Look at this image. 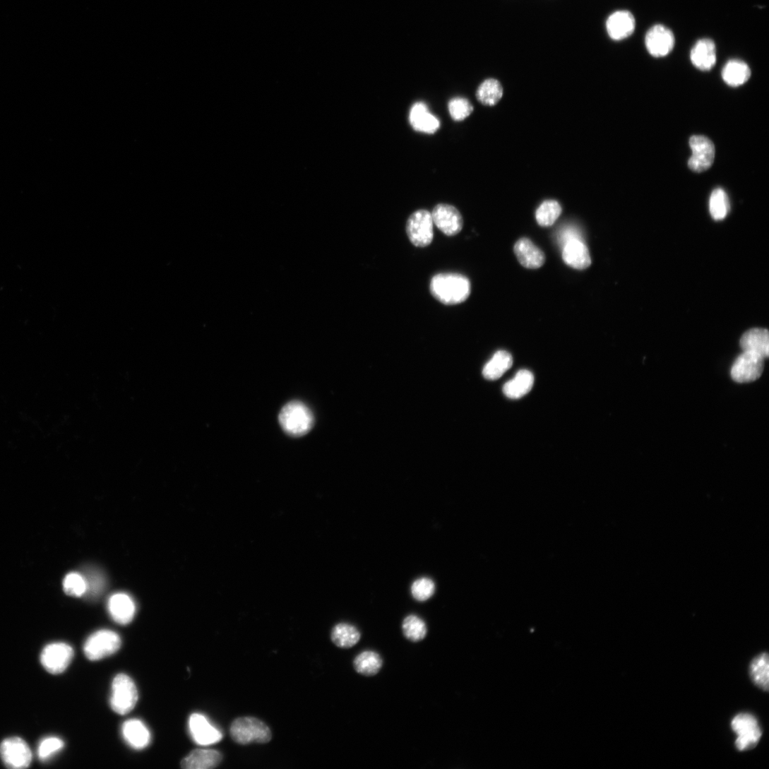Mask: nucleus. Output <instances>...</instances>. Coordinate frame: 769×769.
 <instances>
[{
  "label": "nucleus",
  "mask_w": 769,
  "mask_h": 769,
  "mask_svg": "<svg viewBox=\"0 0 769 769\" xmlns=\"http://www.w3.org/2000/svg\"><path fill=\"white\" fill-rule=\"evenodd\" d=\"M73 657V648L66 643H56L46 646L41 654V662L51 674L64 672Z\"/></svg>",
  "instance_id": "9b49d317"
},
{
  "label": "nucleus",
  "mask_w": 769,
  "mask_h": 769,
  "mask_svg": "<svg viewBox=\"0 0 769 769\" xmlns=\"http://www.w3.org/2000/svg\"><path fill=\"white\" fill-rule=\"evenodd\" d=\"M730 209L729 201L725 191L722 189H715L710 199V211L715 220H722L726 217Z\"/></svg>",
  "instance_id": "473e14b6"
},
{
  "label": "nucleus",
  "mask_w": 769,
  "mask_h": 769,
  "mask_svg": "<svg viewBox=\"0 0 769 769\" xmlns=\"http://www.w3.org/2000/svg\"><path fill=\"white\" fill-rule=\"evenodd\" d=\"M514 251L520 263L527 269H538L545 263L544 252L527 238L519 239Z\"/></svg>",
  "instance_id": "dca6fc26"
},
{
  "label": "nucleus",
  "mask_w": 769,
  "mask_h": 769,
  "mask_svg": "<svg viewBox=\"0 0 769 769\" xmlns=\"http://www.w3.org/2000/svg\"><path fill=\"white\" fill-rule=\"evenodd\" d=\"M108 609L113 620L121 625L130 624L136 614V606L132 598L125 593L111 596Z\"/></svg>",
  "instance_id": "f3484780"
},
{
  "label": "nucleus",
  "mask_w": 769,
  "mask_h": 769,
  "mask_svg": "<svg viewBox=\"0 0 769 769\" xmlns=\"http://www.w3.org/2000/svg\"><path fill=\"white\" fill-rule=\"evenodd\" d=\"M731 725L737 735L735 745L739 751H748L756 746L762 736V732L757 720L753 715L747 713L739 714L733 719Z\"/></svg>",
  "instance_id": "0eeeda50"
},
{
  "label": "nucleus",
  "mask_w": 769,
  "mask_h": 769,
  "mask_svg": "<svg viewBox=\"0 0 769 769\" xmlns=\"http://www.w3.org/2000/svg\"><path fill=\"white\" fill-rule=\"evenodd\" d=\"M138 700V691L132 679L125 674L115 676L112 683L111 707L119 715L131 712Z\"/></svg>",
  "instance_id": "20e7f679"
},
{
  "label": "nucleus",
  "mask_w": 769,
  "mask_h": 769,
  "mask_svg": "<svg viewBox=\"0 0 769 769\" xmlns=\"http://www.w3.org/2000/svg\"><path fill=\"white\" fill-rule=\"evenodd\" d=\"M448 110L454 121H461L470 116L473 112V107L467 100L456 97L450 101Z\"/></svg>",
  "instance_id": "c9c22d12"
},
{
  "label": "nucleus",
  "mask_w": 769,
  "mask_h": 769,
  "mask_svg": "<svg viewBox=\"0 0 769 769\" xmlns=\"http://www.w3.org/2000/svg\"><path fill=\"white\" fill-rule=\"evenodd\" d=\"M222 758V754L217 750L198 749L182 761L181 766L185 769H212L217 767Z\"/></svg>",
  "instance_id": "412c9836"
},
{
  "label": "nucleus",
  "mask_w": 769,
  "mask_h": 769,
  "mask_svg": "<svg viewBox=\"0 0 769 769\" xmlns=\"http://www.w3.org/2000/svg\"><path fill=\"white\" fill-rule=\"evenodd\" d=\"M503 96V88L496 79L489 78L483 81L477 91V100L483 105L492 107L496 105Z\"/></svg>",
  "instance_id": "c85d7f7f"
},
{
  "label": "nucleus",
  "mask_w": 769,
  "mask_h": 769,
  "mask_svg": "<svg viewBox=\"0 0 769 769\" xmlns=\"http://www.w3.org/2000/svg\"><path fill=\"white\" fill-rule=\"evenodd\" d=\"M362 637L361 632L354 626L341 623L334 626L330 634L333 644L343 649H349L356 645Z\"/></svg>",
  "instance_id": "393cba45"
},
{
  "label": "nucleus",
  "mask_w": 769,
  "mask_h": 769,
  "mask_svg": "<svg viewBox=\"0 0 769 769\" xmlns=\"http://www.w3.org/2000/svg\"><path fill=\"white\" fill-rule=\"evenodd\" d=\"M562 258L566 265L579 270L591 265L590 252L583 240L575 239L566 243L563 246Z\"/></svg>",
  "instance_id": "a211bd4d"
},
{
  "label": "nucleus",
  "mask_w": 769,
  "mask_h": 769,
  "mask_svg": "<svg viewBox=\"0 0 769 769\" xmlns=\"http://www.w3.org/2000/svg\"><path fill=\"white\" fill-rule=\"evenodd\" d=\"M64 741L58 737H47L43 739L38 747V756L42 761H46L61 750Z\"/></svg>",
  "instance_id": "e433bc0d"
},
{
  "label": "nucleus",
  "mask_w": 769,
  "mask_h": 769,
  "mask_svg": "<svg viewBox=\"0 0 769 769\" xmlns=\"http://www.w3.org/2000/svg\"><path fill=\"white\" fill-rule=\"evenodd\" d=\"M750 674L755 685L764 691L769 688L768 656L762 653L753 660L750 665Z\"/></svg>",
  "instance_id": "c756f323"
},
{
  "label": "nucleus",
  "mask_w": 769,
  "mask_h": 769,
  "mask_svg": "<svg viewBox=\"0 0 769 769\" xmlns=\"http://www.w3.org/2000/svg\"><path fill=\"white\" fill-rule=\"evenodd\" d=\"M229 734L232 740L240 745L267 744L273 738L270 727L261 720L252 717L234 720L230 726Z\"/></svg>",
  "instance_id": "f03ea898"
},
{
  "label": "nucleus",
  "mask_w": 769,
  "mask_h": 769,
  "mask_svg": "<svg viewBox=\"0 0 769 769\" xmlns=\"http://www.w3.org/2000/svg\"><path fill=\"white\" fill-rule=\"evenodd\" d=\"M0 755L6 765L13 769L28 768L32 759L28 744L19 737L4 740L0 746Z\"/></svg>",
  "instance_id": "1a4fd4ad"
},
{
  "label": "nucleus",
  "mask_w": 769,
  "mask_h": 769,
  "mask_svg": "<svg viewBox=\"0 0 769 769\" xmlns=\"http://www.w3.org/2000/svg\"><path fill=\"white\" fill-rule=\"evenodd\" d=\"M189 728L194 741L199 745L214 744L223 738L221 732L211 725L206 717L200 714H193L191 716Z\"/></svg>",
  "instance_id": "4468645a"
},
{
  "label": "nucleus",
  "mask_w": 769,
  "mask_h": 769,
  "mask_svg": "<svg viewBox=\"0 0 769 769\" xmlns=\"http://www.w3.org/2000/svg\"><path fill=\"white\" fill-rule=\"evenodd\" d=\"M409 121L412 129L419 132L433 134L440 129L439 119L432 114L423 102H417L410 109Z\"/></svg>",
  "instance_id": "2eb2a0df"
},
{
  "label": "nucleus",
  "mask_w": 769,
  "mask_h": 769,
  "mask_svg": "<svg viewBox=\"0 0 769 769\" xmlns=\"http://www.w3.org/2000/svg\"><path fill=\"white\" fill-rule=\"evenodd\" d=\"M279 418L285 432L294 437L308 434L314 424V416L311 410L299 401L287 404L282 409Z\"/></svg>",
  "instance_id": "7ed1b4c3"
},
{
  "label": "nucleus",
  "mask_w": 769,
  "mask_h": 769,
  "mask_svg": "<svg viewBox=\"0 0 769 769\" xmlns=\"http://www.w3.org/2000/svg\"><path fill=\"white\" fill-rule=\"evenodd\" d=\"M436 590L434 582L429 578H420L412 585L411 592L415 600L425 602L431 598Z\"/></svg>",
  "instance_id": "72a5a7b5"
},
{
  "label": "nucleus",
  "mask_w": 769,
  "mask_h": 769,
  "mask_svg": "<svg viewBox=\"0 0 769 769\" xmlns=\"http://www.w3.org/2000/svg\"><path fill=\"white\" fill-rule=\"evenodd\" d=\"M690 145L693 151L688 161L690 169L696 173H702L710 169L715 157V148L713 141L704 136H693L691 138Z\"/></svg>",
  "instance_id": "9d476101"
},
{
  "label": "nucleus",
  "mask_w": 769,
  "mask_h": 769,
  "mask_svg": "<svg viewBox=\"0 0 769 769\" xmlns=\"http://www.w3.org/2000/svg\"><path fill=\"white\" fill-rule=\"evenodd\" d=\"M84 578L85 582H87V592H85V594H88L92 597H97L103 592L105 581L100 573L92 571L88 576H84Z\"/></svg>",
  "instance_id": "4c0bfd02"
},
{
  "label": "nucleus",
  "mask_w": 769,
  "mask_h": 769,
  "mask_svg": "<svg viewBox=\"0 0 769 769\" xmlns=\"http://www.w3.org/2000/svg\"><path fill=\"white\" fill-rule=\"evenodd\" d=\"M383 663V659L378 652L373 650H366L355 657L354 667L358 673L371 676L380 672Z\"/></svg>",
  "instance_id": "cd10ccee"
},
{
  "label": "nucleus",
  "mask_w": 769,
  "mask_h": 769,
  "mask_svg": "<svg viewBox=\"0 0 769 769\" xmlns=\"http://www.w3.org/2000/svg\"><path fill=\"white\" fill-rule=\"evenodd\" d=\"M122 732L125 740L135 749H143L150 744V732L138 720L126 721L123 725Z\"/></svg>",
  "instance_id": "5701e85b"
},
{
  "label": "nucleus",
  "mask_w": 769,
  "mask_h": 769,
  "mask_svg": "<svg viewBox=\"0 0 769 769\" xmlns=\"http://www.w3.org/2000/svg\"><path fill=\"white\" fill-rule=\"evenodd\" d=\"M434 222L431 213L419 210L413 213L406 224V232L410 241L418 247L430 245L434 237Z\"/></svg>",
  "instance_id": "423d86ee"
},
{
  "label": "nucleus",
  "mask_w": 769,
  "mask_h": 769,
  "mask_svg": "<svg viewBox=\"0 0 769 769\" xmlns=\"http://www.w3.org/2000/svg\"><path fill=\"white\" fill-rule=\"evenodd\" d=\"M562 212L560 204L556 201H544L537 209L536 219L542 227H550L558 220Z\"/></svg>",
  "instance_id": "2f4dec72"
},
{
  "label": "nucleus",
  "mask_w": 769,
  "mask_h": 769,
  "mask_svg": "<svg viewBox=\"0 0 769 769\" xmlns=\"http://www.w3.org/2000/svg\"><path fill=\"white\" fill-rule=\"evenodd\" d=\"M751 69L746 63L739 59L729 61L722 70V78L731 87H739L751 77Z\"/></svg>",
  "instance_id": "a878e982"
},
{
  "label": "nucleus",
  "mask_w": 769,
  "mask_h": 769,
  "mask_svg": "<svg viewBox=\"0 0 769 769\" xmlns=\"http://www.w3.org/2000/svg\"><path fill=\"white\" fill-rule=\"evenodd\" d=\"M512 365L511 355L506 351H499L485 365L482 371L483 376L487 380H497L509 370Z\"/></svg>",
  "instance_id": "bb28decb"
},
{
  "label": "nucleus",
  "mask_w": 769,
  "mask_h": 769,
  "mask_svg": "<svg viewBox=\"0 0 769 769\" xmlns=\"http://www.w3.org/2000/svg\"><path fill=\"white\" fill-rule=\"evenodd\" d=\"M64 590L69 595L81 597L87 592V582L83 576L78 573H71L64 578Z\"/></svg>",
  "instance_id": "f704fd0d"
},
{
  "label": "nucleus",
  "mask_w": 769,
  "mask_h": 769,
  "mask_svg": "<svg viewBox=\"0 0 769 769\" xmlns=\"http://www.w3.org/2000/svg\"><path fill=\"white\" fill-rule=\"evenodd\" d=\"M432 295L446 305H456L465 302L471 293V284L465 276L446 273L436 275L430 285Z\"/></svg>",
  "instance_id": "f257e3e1"
},
{
  "label": "nucleus",
  "mask_w": 769,
  "mask_h": 769,
  "mask_svg": "<svg viewBox=\"0 0 769 769\" xmlns=\"http://www.w3.org/2000/svg\"><path fill=\"white\" fill-rule=\"evenodd\" d=\"M431 214L434 224L445 234L454 236L463 229V216L455 207L448 204H439L435 207Z\"/></svg>",
  "instance_id": "f8f14e48"
},
{
  "label": "nucleus",
  "mask_w": 769,
  "mask_h": 769,
  "mask_svg": "<svg viewBox=\"0 0 769 769\" xmlns=\"http://www.w3.org/2000/svg\"><path fill=\"white\" fill-rule=\"evenodd\" d=\"M559 239L562 246L566 243L572 240H582L579 232L573 227H566V229H563L562 232L560 233V237Z\"/></svg>",
  "instance_id": "58836bf2"
},
{
  "label": "nucleus",
  "mask_w": 769,
  "mask_h": 769,
  "mask_svg": "<svg viewBox=\"0 0 769 769\" xmlns=\"http://www.w3.org/2000/svg\"><path fill=\"white\" fill-rule=\"evenodd\" d=\"M762 357L743 352L735 360L731 369V377L738 383H746L758 379L764 369Z\"/></svg>",
  "instance_id": "6e6552de"
},
{
  "label": "nucleus",
  "mask_w": 769,
  "mask_h": 769,
  "mask_svg": "<svg viewBox=\"0 0 769 769\" xmlns=\"http://www.w3.org/2000/svg\"><path fill=\"white\" fill-rule=\"evenodd\" d=\"M691 59L696 67L701 71L712 69L717 61L716 47L709 39L699 40L691 51Z\"/></svg>",
  "instance_id": "4be33fe9"
},
{
  "label": "nucleus",
  "mask_w": 769,
  "mask_h": 769,
  "mask_svg": "<svg viewBox=\"0 0 769 769\" xmlns=\"http://www.w3.org/2000/svg\"><path fill=\"white\" fill-rule=\"evenodd\" d=\"M121 645V638L117 633L102 630L89 637L84 644L83 651L89 660L97 661L116 653Z\"/></svg>",
  "instance_id": "39448f33"
},
{
  "label": "nucleus",
  "mask_w": 769,
  "mask_h": 769,
  "mask_svg": "<svg viewBox=\"0 0 769 769\" xmlns=\"http://www.w3.org/2000/svg\"><path fill=\"white\" fill-rule=\"evenodd\" d=\"M609 37L616 41L629 37L635 31L636 20L632 13L623 11L613 13L607 22Z\"/></svg>",
  "instance_id": "6ab92c4d"
},
{
  "label": "nucleus",
  "mask_w": 769,
  "mask_h": 769,
  "mask_svg": "<svg viewBox=\"0 0 769 769\" xmlns=\"http://www.w3.org/2000/svg\"><path fill=\"white\" fill-rule=\"evenodd\" d=\"M743 352H751L767 359L769 355L768 331L763 328H753L746 331L740 340Z\"/></svg>",
  "instance_id": "aec40b11"
},
{
  "label": "nucleus",
  "mask_w": 769,
  "mask_h": 769,
  "mask_svg": "<svg viewBox=\"0 0 769 769\" xmlns=\"http://www.w3.org/2000/svg\"><path fill=\"white\" fill-rule=\"evenodd\" d=\"M402 629L404 636L412 643L422 640L427 633L425 622L415 615H410L404 619Z\"/></svg>",
  "instance_id": "7c9ffc66"
},
{
  "label": "nucleus",
  "mask_w": 769,
  "mask_h": 769,
  "mask_svg": "<svg viewBox=\"0 0 769 769\" xmlns=\"http://www.w3.org/2000/svg\"><path fill=\"white\" fill-rule=\"evenodd\" d=\"M674 42L672 32L661 25L650 28L645 37L646 48L655 57H662L669 54L674 48Z\"/></svg>",
  "instance_id": "ddd939ff"
},
{
  "label": "nucleus",
  "mask_w": 769,
  "mask_h": 769,
  "mask_svg": "<svg viewBox=\"0 0 769 769\" xmlns=\"http://www.w3.org/2000/svg\"><path fill=\"white\" fill-rule=\"evenodd\" d=\"M534 382L535 378L532 372L522 370L517 374L514 379L504 384L503 392L511 399H519L530 392Z\"/></svg>",
  "instance_id": "b1692460"
}]
</instances>
